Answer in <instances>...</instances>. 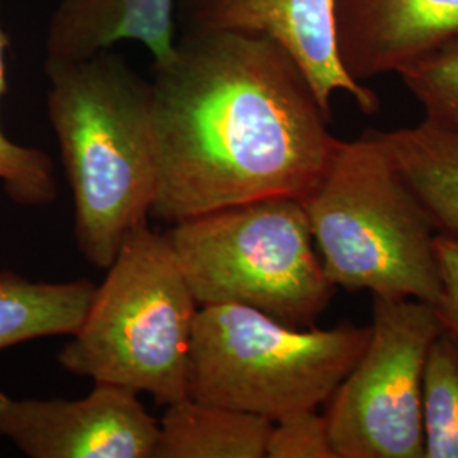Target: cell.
Returning a JSON list of instances; mask_svg holds the SVG:
<instances>
[{
	"mask_svg": "<svg viewBox=\"0 0 458 458\" xmlns=\"http://www.w3.org/2000/svg\"><path fill=\"white\" fill-rule=\"evenodd\" d=\"M149 83V216L168 225L263 197L301 200L340 143L302 68L263 34H181Z\"/></svg>",
	"mask_w": 458,
	"mask_h": 458,
	"instance_id": "obj_1",
	"label": "cell"
},
{
	"mask_svg": "<svg viewBox=\"0 0 458 458\" xmlns=\"http://www.w3.org/2000/svg\"><path fill=\"white\" fill-rule=\"evenodd\" d=\"M45 73L77 248L90 265L107 268L126 236L147 223L155 200L151 83L111 49L45 64Z\"/></svg>",
	"mask_w": 458,
	"mask_h": 458,
	"instance_id": "obj_2",
	"label": "cell"
},
{
	"mask_svg": "<svg viewBox=\"0 0 458 458\" xmlns=\"http://www.w3.org/2000/svg\"><path fill=\"white\" fill-rule=\"evenodd\" d=\"M301 204L336 289L438 304V233L376 130L340 140Z\"/></svg>",
	"mask_w": 458,
	"mask_h": 458,
	"instance_id": "obj_3",
	"label": "cell"
},
{
	"mask_svg": "<svg viewBox=\"0 0 458 458\" xmlns=\"http://www.w3.org/2000/svg\"><path fill=\"white\" fill-rule=\"evenodd\" d=\"M106 270L56 361L70 374L149 394L162 406L189 397L199 304L168 236L148 221L136 226Z\"/></svg>",
	"mask_w": 458,
	"mask_h": 458,
	"instance_id": "obj_4",
	"label": "cell"
},
{
	"mask_svg": "<svg viewBox=\"0 0 458 458\" xmlns=\"http://www.w3.org/2000/svg\"><path fill=\"white\" fill-rule=\"evenodd\" d=\"M199 308L245 306L314 327L336 287L299 199L263 197L189 217L166 233Z\"/></svg>",
	"mask_w": 458,
	"mask_h": 458,
	"instance_id": "obj_5",
	"label": "cell"
},
{
	"mask_svg": "<svg viewBox=\"0 0 458 458\" xmlns=\"http://www.w3.org/2000/svg\"><path fill=\"white\" fill-rule=\"evenodd\" d=\"M370 327L282 325L265 312L199 308L191 342L189 397L277 421L318 410L360 359Z\"/></svg>",
	"mask_w": 458,
	"mask_h": 458,
	"instance_id": "obj_6",
	"label": "cell"
},
{
	"mask_svg": "<svg viewBox=\"0 0 458 458\" xmlns=\"http://www.w3.org/2000/svg\"><path fill=\"white\" fill-rule=\"evenodd\" d=\"M372 299L369 342L327 401L329 437L338 458H425L423 377L442 319L425 301Z\"/></svg>",
	"mask_w": 458,
	"mask_h": 458,
	"instance_id": "obj_7",
	"label": "cell"
},
{
	"mask_svg": "<svg viewBox=\"0 0 458 458\" xmlns=\"http://www.w3.org/2000/svg\"><path fill=\"white\" fill-rule=\"evenodd\" d=\"M94 384L82 399H19L0 391V438L30 458H153L158 421L138 394Z\"/></svg>",
	"mask_w": 458,
	"mask_h": 458,
	"instance_id": "obj_8",
	"label": "cell"
},
{
	"mask_svg": "<svg viewBox=\"0 0 458 458\" xmlns=\"http://www.w3.org/2000/svg\"><path fill=\"white\" fill-rule=\"evenodd\" d=\"M181 34H263L287 49L331 115V98L344 92L363 114L380 111V98L365 83L355 82L338 58L333 31V0H175Z\"/></svg>",
	"mask_w": 458,
	"mask_h": 458,
	"instance_id": "obj_9",
	"label": "cell"
},
{
	"mask_svg": "<svg viewBox=\"0 0 458 458\" xmlns=\"http://www.w3.org/2000/svg\"><path fill=\"white\" fill-rule=\"evenodd\" d=\"M344 72L365 83L458 43V0H333Z\"/></svg>",
	"mask_w": 458,
	"mask_h": 458,
	"instance_id": "obj_10",
	"label": "cell"
},
{
	"mask_svg": "<svg viewBox=\"0 0 458 458\" xmlns=\"http://www.w3.org/2000/svg\"><path fill=\"white\" fill-rule=\"evenodd\" d=\"M175 39V0H58L47 28L45 64L85 60L123 41L145 45L160 62Z\"/></svg>",
	"mask_w": 458,
	"mask_h": 458,
	"instance_id": "obj_11",
	"label": "cell"
},
{
	"mask_svg": "<svg viewBox=\"0 0 458 458\" xmlns=\"http://www.w3.org/2000/svg\"><path fill=\"white\" fill-rule=\"evenodd\" d=\"M438 234L458 238V130L428 119L376 131Z\"/></svg>",
	"mask_w": 458,
	"mask_h": 458,
	"instance_id": "obj_12",
	"label": "cell"
},
{
	"mask_svg": "<svg viewBox=\"0 0 458 458\" xmlns=\"http://www.w3.org/2000/svg\"><path fill=\"white\" fill-rule=\"evenodd\" d=\"M274 421L185 397L158 421L153 458H263Z\"/></svg>",
	"mask_w": 458,
	"mask_h": 458,
	"instance_id": "obj_13",
	"label": "cell"
},
{
	"mask_svg": "<svg viewBox=\"0 0 458 458\" xmlns=\"http://www.w3.org/2000/svg\"><path fill=\"white\" fill-rule=\"evenodd\" d=\"M87 278L34 282L0 270V350L47 336H72L96 293Z\"/></svg>",
	"mask_w": 458,
	"mask_h": 458,
	"instance_id": "obj_14",
	"label": "cell"
},
{
	"mask_svg": "<svg viewBox=\"0 0 458 458\" xmlns=\"http://www.w3.org/2000/svg\"><path fill=\"white\" fill-rule=\"evenodd\" d=\"M425 458H458V335L443 327L423 377Z\"/></svg>",
	"mask_w": 458,
	"mask_h": 458,
	"instance_id": "obj_15",
	"label": "cell"
},
{
	"mask_svg": "<svg viewBox=\"0 0 458 458\" xmlns=\"http://www.w3.org/2000/svg\"><path fill=\"white\" fill-rule=\"evenodd\" d=\"M9 39L0 22V100L7 94ZM0 182L17 206L45 208L58 196L55 164L43 149L14 143L0 128Z\"/></svg>",
	"mask_w": 458,
	"mask_h": 458,
	"instance_id": "obj_16",
	"label": "cell"
},
{
	"mask_svg": "<svg viewBox=\"0 0 458 458\" xmlns=\"http://www.w3.org/2000/svg\"><path fill=\"white\" fill-rule=\"evenodd\" d=\"M399 77L423 107L425 119L458 130V43L408 66Z\"/></svg>",
	"mask_w": 458,
	"mask_h": 458,
	"instance_id": "obj_17",
	"label": "cell"
},
{
	"mask_svg": "<svg viewBox=\"0 0 458 458\" xmlns=\"http://www.w3.org/2000/svg\"><path fill=\"white\" fill-rule=\"evenodd\" d=\"M265 457L338 458L327 416L318 410H308L278 418L270 429Z\"/></svg>",
	"mask_w": 458,
	"mask_h": 458,
	"instance_id": "obj_18",
	"label": "cell"
},
{
	"mask_svg": "<svg viewBox=\"0 0 458 458\" xmlns=\"http://www.w3.org/2000/svg\"><path fill=\"white\" fill-rule=\"evenodd\" d=\"M437 255L442 274L443 293L435 306L443 327L458 335V238L437 236Z\"/></svg>",
	"mask_w": 458,
	"mask_h": 458,
	"instance_id": "obj_19",
	"label": "cell"
}]
</instances>
